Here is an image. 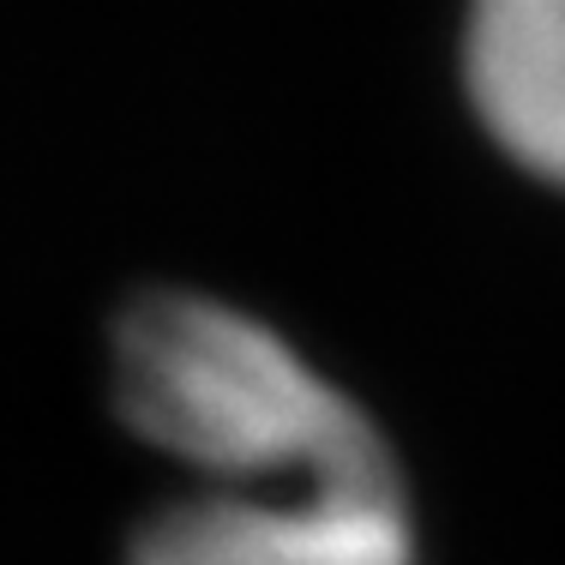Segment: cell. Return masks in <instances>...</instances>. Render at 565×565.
Listing matches in <instances>:
<instances>
[{"mask_svg": "<svg viewBox=\"0 0 565 565\" xmlns=\"http://www.w3.org/2000/svg\"><path fill=\"white\" fill-rule=\"evenodd\" d=\"M115 409L228 493L392 488L373 415L277 326L199 289H157L115 326Z\"/></svg>", "mask_w": 565, "mask_h": 565, "instance_id": "cell-1", "label": "cell"}, {"mask_svg": "<svg viewBox=\"0 0 565 565\" xmlns=\"http://www.w3.org/2000/svg\"><path fill=\"white\" fill-rule=\"evenodd\" d=\"M127 565H415L403 481L313 493L205 488L132 530Z\"/></svg>", "mask_w": 565, "mask_h": 565, "instance_id": "cell-2", "label": "cell"}, {"mask_svg": "<svg viewBox=\"0 0 565 565\" xmlns=\"http://www.w3.org/2000/svg\"><path fill=\"white\" fill-rule=\"evenodd\" d=\"M463 97L481 132L565 186V0H463Z\"/></svg>", "mask_w": 565, "mask_h": 565, "instance_id": "cell-3", "label": "cell"}]
</instances>
